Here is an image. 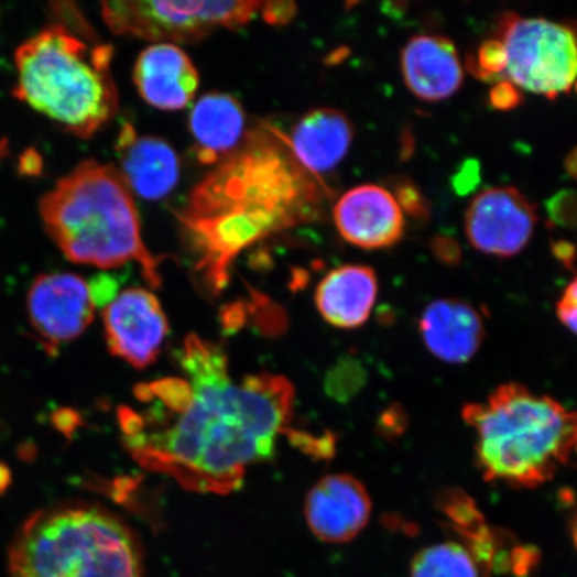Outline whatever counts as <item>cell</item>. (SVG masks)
<instances>
[{"label":"cell","mask_w":577,"mask_h":577,"mask_svg":"<svg viewBox=\"0 0 577 577\" xmlns=\"http://www.w3.org/2000/svg\"><path fill=\"white\" fill-rule=\"evenodd\" d=\"M355 130L349 118L336 109H316L300 119L288 146L307 172L334 171L352 146Z\"/></svg>","instance_id":"obj_18"},{"label":"cell","mask_w":577,"mask_h":577,"mask_svg":"<svg viewBox=\"0 0 577 577\" xmlns=\"http://www.w3.org/2000/svg\"><path fill=\"white\" fill-rule=\"evenodd\" d=\"M8 153V141L0 140V160Z\"/></svg>","instance_id":"obj_37"},{"label":"cell","mask_w":577,"mask_h":577,"mask_svg":"<svg viewBox=\"0 0 577 577\" xmlns=\"http://www.w3.org/2000/svg\"><path fill=\"white\" fill-rule=\"evenodd\" d=\"M410 424V417L406 415V411L403 405L393 404L388 406L378 422V432L387 440H393L404 435Z\"/></svg>","instance_id":"obj_27"},{"label":"cell","mask_w":577,"mask_h":577,"mask_svg":"<svg viewBox=\"0 0 577 577\" xmlns=\"http://www.w3.org/2000/svg\"><path fill=\"white\" fill-rule=\"evenodd\" d=\"M391 189L401 211L406 213L416 221H428L431 216L429 203L415 182L406 177H396L391 182Z\"/></svg>","instance_id":"obj_24"},{"label":"cell","mask_w":577,"mask_h":577,"mask_svg":"<svg viewBox=\"0 0 577 577\" xmlns=\"http://www.w3.org/2000/svg\"><path fill=\"white\" fill-rule=\"evenodd\" d=\"M431 252L447 266H457L461 261V248L455 238L436 236L429 243Z\"/></svg>","instance_id":"obj_30"},{"label":"cell","mask_w":577,"mask_h":577,"mask_svg":"<svg viewBox=\"0 0 577 577\" xmlns=\"http://www.w3.org/2000/svg\"><path fill=\"white\" fill-rule=\"evenodd\" d=\"M451 530L464 538L466 547L478 544L491 535L492 529L486 522L478 503L460 488H445L435 499Z\"/></svg>","instance_id":"obj_22"},{"label":"cell","mask_w":577,"mask_h":577,"mask_svg":"<svg viewBox=\"0 0 577 577\" xmlns=\"http://www.w3.org/2000/svg\"><path fill=\"white\" fill-rule=\"evenodd\" d=\"M328 187L307 172L280 131L260 128L194 187L178 213L194 269L221 293L243 250L296 226L318 221Z\"/></svg>","instance_id":"obj_2"},{"label":"cell","mask_w":577,"mask_h":577,"mask_svg":"<svg viewBox=\"0 0 577 577\" xmlns=\"http://www.w3.org/2000/svg\"><path fill=\"white\" fill-rule=\"evenodd\" d=\"M372 500L360 480L347 473L325 476L307 493L305 516L313 535L325 543L353 541L366 529Z\"/></svg>","instance_id":"obj_12"},{"label":"cell","mask_w":577,"mask_h":577,"mask_svg":"<svg viewBox=\"0 0 577 577\" xmlns=\"http://www.w3.org/2000/svg\"><path fill=\"white\" fill-rule=\"evenodd\" d=\"M378 293L379 282L373 269L345 265L319 282L316 305L326 323L340 329H356L368 322Z\"/></svg>","instance_id":"obj_19"},{"label":"cell","mask_w":577,"mask_h":577,"mask_svg":"<svg viewBox=\"0 0 577 577\" xmlns=\"http://www.w3.org/2000/svg\"><path fill=\"white\" fill-rule=\"evenodd\" d=\"M418 331L432 356L455 366L472 360L487 336L479 309L456 298L436 300L426 306Z\"/></svg>","instance_id":"obj_14"},{"label":"cell","mask_w":577,"mask_h":577,"mask_svg":"<svg viewBox=\"0 0 577 577\" xmlns=\"http://www.w3.org/2000/svg\"><path fill=\"white\" fill-rule=\"evenodd\" d=\"M489 104L493 109L510 111L523 104V94L512 81L504 79L498 81L489 91Z\"/></svg>","instance_id":"obj_28"},{"label":"cell","mask_w":577,"mask_h":577,"mask_svg":"<svg viewBox=\"0 0 577 577\" xmlns=\"http://www.w3.org/2000/svg\"><path fill=\"white\" fill-rule=\"evenodd\" d=\"M189 128L198 160L206 165H218L247 135L241 104L222 92L206 94L197 100L190 111Z\"/></svg>","instance_id":"obj_20"},{"label":"cell","mask_w":577,"mask_h":577,"mask_svg":"<svg viewBox=\"0 0 577 577\" xmlns=\"http://www.w3.org/2000/svg\"><path fill=\"white\" fill-rule=\"evenodd\" d=\"M556 315L567 329L577 335V279L570 281L564 288L556 304Z\"/></svg>","instance_id":"obj_29"},{"label":"cell","mask_w":577,"mask_h":577,"mask_svg":"<svg viewBox=\"0 0 577 577\" xmlns=\"http://www.w3.org/2000/svg\"><path fill=\"white\" fill-rule=\"evenodd\" d=\"M181 367L185 379L135 389L143 411L119 410L123 442L140 466L189 491L235 492L250 467L273 456L294 389L277 374L231 378L224 350L196 335L186 338Z\"/></svg>","instance_id":"obj_1"},{"label":"cell","mask_w":577,"mask_h":577,"mask_svg":"<svg viewBox=\"0 0 577 577\" xmlns=\"http://www.w3.org/2000/svg\"><path fill=\"white\" fill-rule=\"evenodd\" d=\"M548 215L556 225L574 228L577 225V193L563 190L547 200Z\"/></svg>","instance_id":"obj_26"},{"label":"cell","mask_w":577,"mask_h":577,"mask_svg":"<svg viewBox=\"0 0 577 577\" xmlns=\"http://www.w3.org/2000/svg\"><path fill=\"white\" fill-rule=\"evenodd\" d=\"M552 252L557 260H559L564 266L574 268V263L577 257V250L575 244L567 241H557L552 247Z\"/></svg>","instance_id":"obj_34"},{"label":"cell","mask_w":577,"mask_h":577,"mask_svg":"<svg viewBox=\"0 0 577 577\" xmlns=\"http://www.w3.org/2000/svg\"><path fill=\"white\" fill-rule=\"evenodd\" d=\"M11 473L10 469L0 462V492H4L10 486Z\"/></svg>","instance_id":"obj_36"},{"label":"cell","mask_w":577,"mask_h":577,"mask_svg":"<svg viewBox=\"0 0 577 577\" xmlns=\"http://www.w3.org/2000/svg\"><path fill=\"white\" fill-rule=\"evenodd\" d=\"M296 4L292 2H263L261 14L265 22L271 24H285L296 15Z\"/></svg>","instance_id":"obj_31"},{"label":"cell","mask_w":577,"mask_h":577,"mask_svg":"<svg viewBox=\"0 0 577 577\" xmlns=\"http://www.w3.org/2000/svg\"><path fill=\"white\" fill-rule=\"evenodd\" d=\"M112 54L111 46H89L53 24L17 50L14 96L68 133L89 140L118 111Z\"/></svg>","instance_id":"obj_5"},{"label":"cell","mask_w":577,"mask_h":577,"mask_svg":"<svg viewBox=\"0 0 577 577\" xmlns=\"http://www.w3.org/2000/svg\"><path fill=\"white\" fill-rule=\"evenodd\" d=\"M498 40L508 56L505 77L514 86L555 99L577 78V36L564 24L507 14Z\"/></svg>","instance_id":"obj_8"},{"label":"cell","mask_w":577,"mask_h":577,"mask_svg":"<svg viewBox=\"0 0 577 577\" xmlns=\"http://www.w3.org/2000/svg\"><path fill=\"white\" fill-rule=\"evenodd\" d=\"M263 2H143L102 3V17L116 35L155 43L204 40L217 29H238L260 14Z\"/></svg>","instance_id":"obj_7"},{"label":"cell","mask_w":577,"mask_h":577,"mask_svg":"<svg viewBox=\"0 0 577 577\" xmlns=\"http://www.w3.org/2000/svg\"><path fill=\"white\" fill-rule=\"evenodd\" d=\"M401 70L407 89L426 102L454 96L464 79L454 42L438 35L413 36L401 53Z\"/></svg>","instance_id":"obj_17"},{"label":"cell","mask_w":577,"mask_h":577,"mask_svg":"<svg viewBox=\"0 0 577 577\" xmlns=\"http://www.w3.org/2000/svg\"><path fill=\"white\" fill-rule=\"evenodd\" d=\"M576 91H577V81H576Z\"/></svg>","instance_id":"obj_38"},{"label":"cell","mask_w":577,"mask_h":577,"mask_svg":"<svg viewBox=\"0 0 577 577\" xmlns=\"http://www.w3.org/2000/svg\"><path fill=\"white\" fill-rule=\"evenodd\" d=\"M479 184V167L475 162H469L468 165L461 168V172L456 175L455 186L456 190L466 194L472 190Z\"/></svg>","instance_id":"obj_33"},{"label":"cell","mask_w":577,"mask_h":577,"mask_svg":"<svg viewBox=\"0 0 577 577\" xmlns=\"http://www.w3.org/2000/svg\"><path fill=\"white\" fill-rule=\"evenodd\" d=\"M334 219L338 233L357 248L393 247L404 236L405 219L392 193L378 185L353 187L337 200Z\"/></svg>","instance_id":"obj_13"},{"label":"cell","mask_w":577,"mask_h":577,"mask_svg":"<svg viewBox=\"0 0 577 577\" xmlns=\"http://www.w3.org/2000/svg\"><path fill=\"white\" fill-rule=\"evenodd\" d=\"M508 65V56L503 42L491 40L481 43L478 52L470 54L466 66L473 77L485 81L503 80Z\"/></svg>","instance_id":"obj_23"},{"label":"cell","mask_w":577,"mask_h":577,"mask_svg":"<svg viewBox=\"0 0 577 577\" xmlns=\"http://www.w3.org/2000/svg\"><path fill=\"white\" fill-rule=\"evenodd\" d=\"M461 416L475 432L476 466L491 485L535 489L577 466V412L518 382L467 404Z\"/></svg>","instance_id":"obj_3"},{"label":"cell","mask_w":577,"mask_h":577,"mask_svg":"<svg viewBox=\"0 0 577 577\" xmlns=\"http://www.w3.org/2000/svg\"><path fill=\"white\" fill-rule=\"evenodd\" d=\"M481 573L466 545L456 542L429 545L411 563V577H481Z\"/></svg>","instance_id":"obj_21"},{"label":"cell","mask_w":577,"mask_h":577,"mask_svg":"<svg viewBox=\"0 0 577 577\" xmlns=\"http://www.w3.org/2000/svg\"><path fill=\"white\" fill-rule=\"evenodd\" d=\"M94 311L90 286L77 274H42L28 294L30 323L43 347L52 353L84 334L92 322Z\"/></svg>","instance_id":"obj_9"},{"label":"cell","mask_w":577,"mask_h":577,"mask_svg":"<svg viewBox=\"0 0 577 577\" xmlns=\"http://www.w3.org/2000/svg\"><path fill=\"white\" fill-rule=\"evenodd\" d=\"M564 165H566V172L568 173L569 177L577 179V148H575L573 152L567 155L566 163H564Z\"/></svg>","instance_id":"obj_35"},{"label":"cell","mask_w":577,"mask_h":577,"mask_svg":"<svg viewBox=\"0 0 577 577\" xmlns=\"http://www.w3.org/2000/svg\"><path fill=\"white\" fill-rule=\"evenodd\" d=\"M133 78L144 102L165 111L186 108L199 86L196 66L184 50L172 43L144 48L135 62Z\"/></svg>","instance_id":"obj_15"},{"label":"cell","mask_w":577,"mask_h":577,"mask_svg":"<svg viewBox=\"0 0 577 577\" xmlns=\"http://www.w3.org/2000/svg\"><path fill=\"white\" fill-rule=\"evenodd\" d=\"M366 370L360 362L344 360L329 375L328 387L331 396L340 400L352 398L366 384Z\"/></svg>","instance_id":"obj_25"},{"label":"cell","mask_w":577,"mask_h":577,"mask_svg":"<svg viewBox=\"0 0 577 577\" xmlns=\"http://www.w3.org/2000/svg\"><path fill=\"white\" fill-rule=\"evenodd\" d=\"M11 577H142L140 548L121 520L66 504L31 514L12 538Z\"/></svg>","instance_id":"obj_6"},{"label":"cell","mask_w":577,"mask_h":577,"mask_svg":"<svg viewBox=\"0 0 577 577\" xmlns=\"http://www.w3.org/2000/svg\"><path fill=\"white\" fill-rule=\"evenodd\" d=\"M117 154L130 190L144 199L159 200L171 194L181 175L179 156L161 138L138 135L130 123L118 135Z\"/></svg>","instance_id":"obj_16"},{"label":"cell","mask_w":577,"mask_h":577,"mask_svg":"<svg viewBox=\"0 0 577 577\" xmlns=\"http://www.w3.org/2000/svg\"><path fill=\"white\" fill-rule=\"evenodd\" d=\"M536 224L535 206L516 187L481 192L466 213V233L472 247L503 259L522 252Z\"/></svg>","instance_id":"obj_10"},{"label":"cell","mask_w":577,"mask_h":577,"mask_svg":"<svg viewBox=\"0 0 577 577\" xmlns=\"http://www.w3.org/2000/svg\"><path fill=\"white\" fill-rule=\"evenodd\" d=\"M18 171L24 177H37L43 172L42 155L34 149L26 150L19 160Z\"/></svg>","instance_id":"obj_32"},{"label":"cell","mask_w":577,"mask_h":577,"mask_svg":"<svg viewBox=\"0 0 577 577\" xmlns=\"http://www.w3.org/2000/svg\"><path fill=\"white\" fill-rule=\"evenodd\" d=\"M104 325L110 352L138 369L152 366L168 334L159 298L141 287L119 293L104 311Z\"/></svg>","instance_id":"obj_11"},{"label":"cell","mask_w":577,"mask_h":577,"mask_svg":"<svg viewBox=\"0 0 577 577\" xmlns=\"http://www.w3.org/2000/svg\"><path fill=\"white\" fill-rule=\"evenodd\" d=\"M45 229L68 260L100 269L128 262L160 287L161 260L143 241L133 192L112 165L85 161L41 200Z\"/></svg>","instance_id":"obj_4"}]
</instances>
